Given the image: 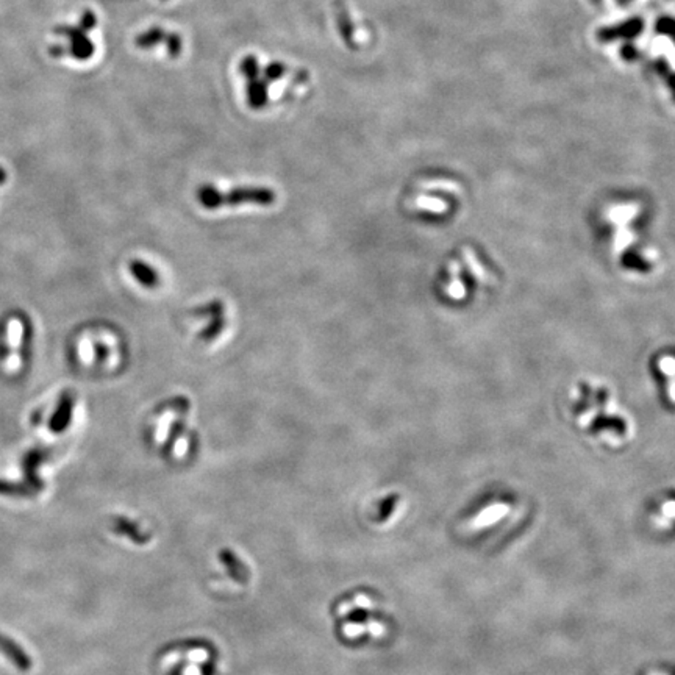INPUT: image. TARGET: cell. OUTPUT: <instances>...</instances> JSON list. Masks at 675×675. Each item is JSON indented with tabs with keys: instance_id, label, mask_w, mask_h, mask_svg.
Here are the masks:
<instances>
[{
	"instance_id": "6da1fadb",
	"label": "cell",
	"mask_w": 675,
	"mask_h": 675,
	"mask_svg": "<svg viewBox=\"0 0 675 675\" xmlns=\"http://www.w3.org/2000/svg\"><path fill=\"white\" fill-rule=\"evenodd\" d=\"M189 398L175 397L160 405L153 414V422L167 425L164 428H152V438L163 442V447L172 454H183L189 447L191 432L186 424L189 414Z\"/></svg>"
},
{
	"instance_id": "7a4b0ae2",
	"label": "cell",
	"mask_w": 675,
	"mask_h": 675,
	"mask_svg": "<svg viewBox=\"0 0 675 675\" xmlns=\"http://www.w3.org/2000/svg\"><path fill=\"white\" fill-rule=\"evenodd\" d=\"M275 199L277 196L274 191L264 186H242L228 191V193H222L213 185H203L197 189V202L201 203L202 208L208 211H216L222 206H271L275 203Z\"/></svg>"
},
{
	"instance_id": "3957f363",
	"label": "cell",
	"mask_w": 675,
	"mask_h": 675,
	"mask_svg": "<svg viewBox=\"0 0 675 675\" xmlns=\"http://www.w3.org/2000/svg\"><path fill=\"white\" fill-rule=\"evenodd\" d=\"M196 311L210 319L208 322H206L205 328L199 332V336H201L203 341L216 340V336L224 332V328L227 325V314H225L227 311L224 313V303H222L221 301H213L208 305L199 306Z\"/></svg>"
},
{
	"instance_id": "277c9868",
	"label": "cell",
	"mask_w": 675,
	"mask_h": 675,
	"mask_svg": "<svg viewBox=\"0 0 675 675\" xmlns=\"http://www.w3.org/2000/svg\"><path fill=\"white\" fill-rule=\"evenodd\" d=\"M0 652H2L6 658L11 659L14 666L21 671H28L30 667H32V659L28 658L27 654H24V650L2 633H0Z\"/></svg>"
},
{
	"instance_id": "5b68a950",
	"label": "cell",
	"mask_w": 675,
	"mask_h": 675,
	"mask_svg": "<svg viewBox=\"0 0 675 675\" xmlns=\"http://www.w3.org/2000/svg\"><path fill=\"white\" fill-rule=\"evenodd\" d=\"M130 271H132L133 277L141 283L144 288H155L160 285V274L158 271L149 264L147 262H143V260H136V262H132V266H130Z\"/></svg>"
},
{
	"instance_id": "8992f818",
	"label": "cell",
	"mask_w": 675,
	"mask_h": 675,
	"mask_svg": "<svg viewBox=\"0 0 675 675\" xmlns=\"http://www.w3.org/2000/svg\"><path fill=\"white\" fill-rule=\"evenodd\" d=\"M267 82L263 79L262 75L255 80H249L247 82V102L252 106L253 110H260L267 104V97H269V93H267Z\"/></svg>"
},
{
	"instance_id": "52a82bcc",
	"label": "cell",
	"mask_w": 675,
	"mask_h": 675,
	"mask_svg": "<svg viewBox=\"0 0 675 675\" xmlns=\"http://www.w3.org/2000/svg\"><path fill=\"white\" fill-rule=\"evenodd\" d=\"M506 511H508V506L506 505H493V506H489V508L486 510H483L480 515L475 518L472 523H471V527L475 528V530H480V528L483 527H488L491 524H494L496 520H498L501 518H503L506 515Z\"/></svg>"
},
{
	"instance_id": "ba28073f",
	"label": "cell",
	"mask_w": 675,
	"mask_h": 675,
	"mask_svg": "<svg viewBox=\"0 0 675 675\" xmlns=\"http://www.w3.org/2000/svg\"><path fill=\"white\" fill-rule=\"evenodd\" d=\"M166 36L167 33L164 32V30H161L160 27H153L150 30H147V32L140 35L136 38V44L140 45L141 49H147V48H153V45H157L160 43H164L166 41Z\"/></svg>"
},
{
	"instance_id": "9c48e42d",
	"label": "cell",
	"mask_w": 675,
	"mask_h": 675,
	"mask_svg": "<svg viewBox=\"0 0 675 675\" xmlns=\"http://www.w3.org/2000/svg\"><path fill=\"white\" fill-rule=\"evenodd\" d=\"M240 71H241V74L245 77V79H247V82H249V80L258 79L260 74H262V69H260L258 60H257L255 57H253V55L245 57V58L241 61Z\"/></svg>"
},
{
	"instance_id": "30bf717a",
	"label": "cell",
	"mask_w": 675,
	"mask_h": 675,
	"mask_svg": "<svg viewBox=\"0 0 675 675\" xmlns=\"http://www.w3.org/2000/svg\"><path fill=\"white\" fill-rule=\"evenodd\" d=\"M285 72H286V66L280 63V61H274V63L267 65L264 67V75L262 77L267 82H275V80H280L281 77L285 75Z\"/></svg>"
},
{
	"instance_id": "8fae6325",
	"label": "cell",
	"mask_w": 675,
	"mask_h": 675,
	"mask_svg": "<svg viewBox=\"0 0 675 675\" xmlns=\"http://www.w3.org/2000/svg\"><path fill=\"white\" fill-rule=\"evenodd\" d=\"M166 45H167V50L169 53H171V57H179L180 55V52H182V40H180V36L179 35H169L166 36Z\"/></svg>"
}]
</instances>
